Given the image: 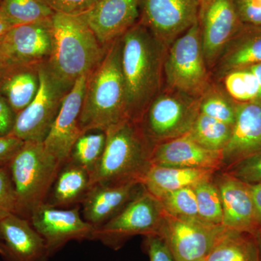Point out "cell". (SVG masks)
<instances>
[{
	"mask_svg": "<svg viewBox=\"0 0 261 261\" xmlns=\"http://www.w3.org/2000/svg\"><path fill=\"white\" fill-rule=\"evenodd\" d=\"M106 133L104 153L91 176V186L141 182L152 165L154 145L144 135L139 123L128 118L111 126Z\"/></svg>",
	"mask_w": 261,
	"mask_h": 261,
	"instance_id": "277c9868",
	"label": "cell"
},
{
	"mask_svg": "<svg viewBox=\"0 0 261 261\" xmlns=\"http://www.w3.org/2000/svg\"><path fill=\"white\" fill-rule=\"evenodd\" d=\"M261 63V27L244 25L219 57L211 75L218 81L232 70Z\"/></svg>",
	"mask_w": 261,
	"mask_h": 261,
	"instance_id": "7402d4cb",
	"label": "cell"
},
{
	"mask_svg": "<svg viewBox=\"0 0 261 261\" xmlns=\"http://www.w3.org/2000/svg\"><path fill=\"white\" fill-rule=\"evenodd\" d=\"M17 115L0 93V137L10 135L14 128Z\"/></svg>",
	"mask_w": 261,
	"mask_h": 261,
	"instance_id": "ab89813d",
	"label": "cell"
},
{
	"mask_svg": "<svg viewBox=\"0 0 261 261\" xmlns=\"http://www.w3.org/2000/svg\"><path fill=\"white\" fill-rule=\"evenodd\" d=\"M213 81L197 22L168 48L164 61V87L199 98Z\"/></svg>",
	"mask_w": 261,
	"mask_h": 261,
	"instance_id": "8992f818",
	"label": "cell"
},
{
	"mask_svg": "<svg viewBox=\"0 0 261 261\" xmlns=\"http://www.w3.org/2000/svg\"><path fill=\"white\" fill-rule=\"evenodd\" d=\"M90 187L89 173L68 160L60 169L45 202L57 207L82 203Z\"/></svg>",
	"mask_w": 261,
	"mask_h": 261,
	"instance_id": "d4e9b609",
	"label": "cell"
},
{
	"mask_svg": "<svg viewBox=\"0 0 261 261\" xmlns=\"http://www.w3.org/2000/svg\"><path fill=\"white\" fill-rule=\"evenodd\" d=\"M214 180L222 202L223 226L256 235L260 228L248 184L222 171H216Z\"/></svg>",
	"mask_w": 261,
	"mask_h": 261,
	"instance_id": "e0dca14e",
	"label": "cell"
},
{
	"mask_svg": "<svg viewBox=\"0 0 261 261\" xmlns=\"http://www.w3.org/2000/svg\"><path fill=\"white\" fill-rule=\"evenodd\" d=\"M157 199L166 214L170 216L180 219L200 220L193 187L168 192Z\"/></svg>",
	"mask_w": 261,
	"mask_h": 261,
	"instance_id": "d6a6232c",
	"label": "cell"
},
{
	"mask_svg": "<svg viewBox=\"0 0 261 261\" xmlns=\"http://www.w3.org/2000/svg\"><path fill=\"white\" fill-rule=\"evenodd\" d=\"M0 255L6 261H47L44 239L29 219L12 214L0 220Z\"/></svg>",
	"mask_w": 261,
	"mask_h": 261,
	"instance_id": "ac0fdd59",
	"label": "cell"
},
{
	"mask_svg": "<svg viewBox=\"0 0 261 261\" xmlns=\"http://www.w3.org/2000/svg\"><path fill=\"white\" fill-rule=\"evenodd\" d=\"M1 44L7 65L45 63L54 48L51 19L15 25L2 39Z\"/></svg>",
	"mask_w": 261,
	"mask_h": 261,
	"instance_id": "5bb4252c",
	"label": "cell"
},
{
	"mask_svg": "<svg viewBox=\"0 0 261 261\" xmlns=\"http://www.w3.org/2000/svg\"><path fill=\"white\" fill-rule=\"evenodd\" d=\"M143 188L140 181L95 184L89 188L83 202L84 220L94 228L112 219Z\"/></svg>",
	"mask_w": 261,
	"mask_h": 261,
	"instance_id": "ffe728a7",
	"label": "cell"
},
{
	"mask_svg": "<svg viewBox=\"0 0 261 261\" xmlns=\"http://www.w3.org/2000/svg\"><path fill=\"white\" fill-rule=\"evenodd\" d=\"M198 1H199V2H200V1H201V0H198Z\"/></svg>",
	"mask_w": 261,
	"mask_h": 261,
	"instance_id": "bcb514c9",
	"label": "cell"
},
{
	"mask_svg": "<svg viewBox=\"0 0 261 261\" xmlns=\"http://www.w3.org/2000/svg\"><path fill=\"white\" fill-rule=\"evenodd\" d=\"M198 0H140L139 22L166 48L198 20Z\"/></svg>",
	"mask_w": 261,
	"mask_h": 261,
	"instance_id": "8fae6325",
	"label": "cell"
},
{
	"mask_svg": "<svg viewBox=\"0 0 261 261\" xmlns=\"http://www.w3.org/2000/svg\"><path fill=\"white\" fill-rule=\"evenodd\" d=\"M29 221L44 239L49 257L68 242L92 240L94 230L81 216L79 205L62 209L44 202L33 211Z\"/></svg>",
	"mask_w": 261,
	"mask_h": 261,
	"instance_id": "4fadbf2b",
	"label": "cell"
},
{
	"mask_svg": "<svg viewBox=\"0 0 261 261\" xmlns=\"http://www.w3.org/2000/svg\"><path fill=\"white\" fill-rule=\"evenodd\" d=\"M0 238H1V235H0Z\"/></svg>",
	"mask_w": 261,
	"mask_h": 261,
	"instance_id": "7dc6e473",
	"label": "cell"
},
{
	"mask_svg": "<svg viewBox=\"0 0 261 261\" xmlns=\"http://www.w3.org/2000/svg\"><path fill=\"white\" fill-rule=\"evenodd\" d=\"M251 70L253 74L255 75V78H256L257 83V100L254 104L258 105L261 107V63L259 64L252 65L250 67H247Z\"/></svg>",
	"mask_w": 261,
	"mask_h": 261,
	"instance_id": "7bdbcfd3",
	"label": "cell"
},
{
	"mask_svg": "<svg viewBox=\"0 0 261 261\" xmlns=\"http://www.w3.org/2000/svg\"><path fill=\"white\" fill-rule=\"evenodd\" d=\"M39 65H7L0 78V93L15 114L32 102L39 88Z\"/></svg>",
	"mask_w": 261,
	"mask_h": 261,
	"instance_id": "603a6c76",
	"label": "cell"
},
{
	"mask_svg": "<svg viewBox=\"0 0 261 261\" xmlns=\"http://www.w3.org/2000/svg\"><path fill=\"white\" fill-rule=\"evenodd\" d=\"M166 212L153 195L145 188L106 224L94 228L92 240L115 250L133 237L160 235Z\"/></svg>",
	"mask_w": 261,
	"mask_h": 261,
	"instance_id": "ba28073f",
	"label": "cell"
},
{
	"mask_svg": "<svg viewBox=\"0 0 261 261\" xmlns=\"http://www.w3.org/2000/svg\"><path fill=\"white\" fill-rule=\"evenodd\" d=\"M106 144V132H85L75 141L68 160L84 168L91 177L102 159Z\"/></svg>",
	"mask_w": 261,
	"mask_h": 261,
	"instance_id": "83f0119b",
	"label": "cell"
},
{
	"mask_svg": "<svg viewBox=\"0 0 261 261\" xmlns=\"http://www.w3.org/2000/svg\"><path fill=\"white\" fill-rule=\"evenodd\" d=\"M232 127L199 113L189 135L207 149L222 152L231 137Z\"/></svg>",
	"mask_w": 261,
	"mask_h": 261,
	"instance_id": "f1b7e54d",
	"label": "cell"
},
{
	"mask_svg": "<svg viewBox=\"0 0 261 261\" xmlns=\"http://www.w3.org/2000/svg\"><path fill=\"white\" fill-rule=\"evenodd\" d=\"M143 245L149 261H176L167 244L159 235L145 237Z\"/></svg>",
	"mask_w": 261,
	"mask_h": 261,
	"instance_id": "d590c367",
	"label": "cell"
},
{
	"mask_svg": "<svg viewBox=\"0 0 261 261\" xmlns=\"http://www.w3.org/2000/svg\"><path fill=\"white\" fill-rule=\"evenodd\" d=\"M216 171L200 168L168 167L152 164L142 178V186L156 198L168 192L194 187L214 177Z\"/></svg>",
	"mask_w": 261,
	"mask_h": 261,
	"instance_id": "cb8c5ba5",
	"label": "cell"
},
{
	"mask_svg": "<svg viewBox=\"0 0 261 261\" xmlns=\"http://www.w3.org/2000/svg\"><path fill=\"white\" fill-rule=\"evenodd\" d=\"M238 104L219 82L213 81L210 87L199 97V112L233 127Z\"/></svg>",
	"mask_w": 261,
	"mask_h": 261,
	"instance_id": "4316f807",
	"label": "cell"
},
{
	"mask_svg": "<svg viewBox=\"0 0 261 261\" xmlns=\"http://www.w3.org/2000/svg\"><path fill=\"white\" fill-rule=\"evenodd\" d=\"M193 188L199 219L207 224L223 225L222 202L214 177L197 184Z\"/></svg>",
	"mask_w": 261,
	"mask_h": 261,
	"instance_id": "4dcf8cb0",
	"label": "cell"
},
{
	"mask_svg": "<svg viewBox=\"0 0 261 261\" xmlns=\"http://www.w3.org/2000/svg\"><path fill=\"white\" fill-rule=\"evenodd\" d=\"M39 71L40 83L37 95L17 115L10 134L24 142H44L70 90L51 71L47 62L39 65Z\"/></svg>",
	"mask_w": 261,
	"mask_h": 261,
	"instance_id": "9c48e42d",
	"label": "cell"
},
{
	"mask_svg": "<svg viewBox=\"0 0 261 261\" xmlns=\"http://www.w3.org/2000/svg\"><path fill=\"white\" fill-rule=\"evenodd\" d=\"M221 171L247 184L261 183V152L252 154Z\"/></svg>",
	"mask_w": 261,
	"mask_h": 261,
	"instance_id": "836d02e7",
	"label": "cell"
},
{
	"mask_svg": "<svg viewBox=\"0 0 261 261\" xmlns=\"http://www.w3.org/2000/svg\"><path fill=\"white\" fill-rule=\"evenodd\" d=\"M234 2L242 23L261 27V0H234Z\"/></svg>",
	"mask_w": 261,
	"mask_h": 261,
	"instance_id": "8d00e7d4",
	"label": "cell"
},
{
	"mask_svg": "<svg viewBox=\"0 0 261 261\" xmlns=\"http://www.w3.org/2000/svg\"><path fill=\"white\" fill-rule=\"evenodd\" d=\"M54 48L48 65L71 89L80 77L88 75L102 61L108 47L96 37L81 15L56 13L51 18Z\"/></svg>",
	"mask_w": 261,
	"mask_h": 261,
	"instance_id": "3957f363",
	"label": "cell"
},
{
	"mask_svg": "<svg viewBox=\"0 0 261 261\" xmlns=\"http://www.w3.org/2000/svg\"><path fill=\"white\" fill-rule=\"evenodd\" d=\"M7 67L6 61H5V56L3 55V49H2L1 40H0V78L3 75V72Z\"/></svg>",
	"mask_w": 261,
	"mask_h": 261,
	"instance_id": "ee69618b",
	"label": "cell"
},
{
	"mask_svg": "<svg viewBox=\"0 0 261 261\" xmlns=\"http://www.w3.org/2000/svg\"><path fill=\"white\" fill-rule=\"evenodd\" d=\"M261 152V107L239 103L231 137L222 151L223 168Z\"/></svg>",
	"mask_w": 261,
	"mask_h": 261,
	"instance_id": "44dd1931",
	"label": "cell"
},
{
	"mask_svg": "<svg viewBox=\"0 0 261 261\" xmlns=\"http://www.w3.org/2000/svg\"><path fill=\"white\" fill-rule=\"evenodd\" d=\"M87 75L80 77L70 89L45 140L48 152L63 164L69 159L72 147L82 135L80 125L81 110Z\"/></svg>",
	"mask_w": 261,
	"mask_h": 261,
	"instance_id": "2e32d148",
	"label": "cell"
},
{
	"mask_svg": "<svg viewBox=\"0 0 261 261\" xmlns=\"http://www.w3.org/2000/svg\"><path fill=\"white\" fill-rule=\"evenodd\" d=\"M121 38L110 44L102 61L87 76L80 118L83 134L106 132L128 118L121 65Z\"/></svg>",
	"mask_w": 261,
	"mask_h": 261,
	"instance_id": "7a4b0ae2",
	"label": "cell"
},
{
	"mask_svg": "<svg viewBox=\"0 0 261 261\" xmlns=\"http://www.w3.org/2000/svg\"><path fill=\"white\" fill-rule=\"evenodd\" d=\"M62 164L43 142H24L9 165L14 187L15 214L30 219L47 200Z\"/></svg>",
	"mask_w": 261,
	"mask_h": 261,
	"instance_id": "5b68a950",
	"label": "cell"
},
{
	"mask_svg": "<svg viewBox=\"0 0 261 261\" xmlns=\"http://www.w3.org/2000/svg\"><path fill=\"white\" fill-rule=\"evenodd\" d=\"M121 65L128 118L138 122L164 88L167 48L140 22L121 38Z\"/></svg>",
	"mask_w": 261,
	"mask_h": 261,
	"instance_id": "6da1fadb",
	"label": "cell"
},
{
	"mask_svg": "<svg viewBox=\"0 0 261 261\" xmlns=\"http://www.w3.org/2000/svg\"><path fill=\"white\" fill-rule=\"evenodd\" d=\"M0 8L15 25L47 21L56 13L44 0H0Z\"/></svg>",
	"mask_w": 261,
	"mask_h": 261,
	"instance_id": "f546056e",
	"label": "cell"
},
{
	"mask_svg": "<svg viewBox=\"0 0 261 261\" xmlns=\"http://www.w3.org/2000/svg\"><path fill=\"white\" fill-rule=\"evenodd\" d=\"M226 228L166 214L159 236L176 261H204Z\"/></svg>",
	"mask_w": 261,
	"mask_h": 261,
	"instance_id": "30bf717a",
	"label": "cell"
},
{
	"mask_svg": "<svg viewBox=\"0 0 261 261\" xmlns=\"http://www.w3.org/2000/svg\"><path fill=\"white\" fill-rule=\"evenodd\" d=\"M256 238L259 248V257H260V261H261V230L257 233Z\"/></svg>",
	"mask_w": 261,
	"mask_h": 261,
	"instance_id": "f6af8a7d",
	"label": "cell"
},
{
	"mask_svg": "<svg viewBox=\"0 0 261 261\" xmlns=\"http://www.w3.org/2000/svg\"><path fill=\"white\" fill-rule=\"evenodd\" d=\"M140 15V0H97L81 16L108 47L138 23Z\"/></svg>",
	"mask_w": 261,
	"mask_h": 261,
	"instance_id": "9a60e30c",
	"label": "cell"
},
{
	"mask_svg": "<svg viewBox=\"0 0 261 261\" xmlns=\"http://www.w3.org/2000/svg\"><path fill=\"white\" fill-rule=\"evenodd\" d=\"M255 207L257 223L261 230V183L248 184Z\"/></svg>",
	"mask_w": 261,
	"mask_h": 261,
	"instance_id": "60d3db41",
	"label": "cell"
},
{
	"mask_svg": "<svg viewBox=\"0 0 261 261\" xmlns=\"http://www.w3.org/2000/svg\"><path fill=\"white\" fill-rule=\"evenodd\" d=\"M16 200L9 166L0 168V220L15 214Z\"/></svg>",
	"mask_w": 261,
	"mask_h": 261,
	"instance_id": "e575fe53",
	"label": "cell"
},
{
	"mask_svg": "<svg viewBox=\"0 0 261 261\" xmlns=\"http://www.w3.org/2000/svg\"><path fill=\"white\" fill-rule=\"evenodd\" d=\"M197 22L206 63L211 73L223 51L244 24L239 18L234 0H201Z\"/></svg>",
	"mask_w": 261,
	"mask_h": 261,
	"instance_id": "7c38bea8",
	"label": "cell"
},
{
	"mask_svg": "<svg viewBox=\"0 0 261 261\" xmlns=\"http://www.w3.org/2000/svg\"><path fill=\"white\" fill-rule=\"evenodd\" d=\"M204 261H260L256 235L226 228Z\"/></svg>",
	"mask_w": 261,
	"mask_h": 261,
	"instance_id": "484cf974",
	"label": "cell"
},
{
	"mask_svg": "<svg viewBox=\"0 0 261 261\" xmlns=\"http://www.w3.org/2000/svg\"><path fill=\"white\" fill-rule=\"evenodd\" d=\"M56 13L81 15L92 8L97 0H44Z\"/></svg>",
	"mask_w": 261,
	"mask_h": 261,
	"instance_id": "74e56055",
	"label": "cell"
},
{
	"mask_svg": "<svg viewBox=\"0 0 261 261\" xmlns=\"http://www.w3.org/2000/svg\"><path fill=\"white\" fill-rule=\"evenodd\" d=\"M24 141L10 135L0 137V168L8 167Z\"/></svg>",
	"mask_w": 261,
	"mask_h": 261,
	"instance_id": "f35d334b",
	"label": "cell"
},
{
	"mask_svg": "<svg viewBox=\"0 0 261 261\" xmlns=\"http://www.w3.org/2000/svg\"><path fill=\"white\" fill-rule=\"evenodd\" d=\"M13 22L5 15L3 10L0 8V40L10 32V29L14 27Z\"/></svg>",
	"mask_w": 261,
	"mask_h": 261,
	"instance_id": "b9f144b4",
	"label": "cell"
},
{
	"mask_svg": "<svg viewBox=\"0 0 261 261\" xmlns=\"http://www.w3.org/2000/svg\"><path fill=\"white\" fill-rule=\"evenodd\" d=\"M151 162L152 164L168 167L219 171L223 168V154L222 152L205 148L187 133L154 145Z\"/></svg>",
	"mask_w": 261,
	"mask_h": 261,
	"instance_id": "d6986e66",
	"label": "cell"
},
{
	"mask_svg": "<svg viewBox=\"0 0 261 261\" xmlns=\"http://www.w3.org/2000/svg\"><path fill=\"white\" fill-rule=\"evenodd\" d=\"M199 113V98L164 87L137 123L155 145L187 135Z\"/></svg>",
	"mask_w": 261,
	"mask_h": 261,
	"instance_id": "52a82bcc",
	"label": "cell"
},
{
	"mask_svg": "<svg viewBox=\"0 0 261 261\" xmlns=\"http://www.w3.org/2000/svg\"><path fill=\"white\" fill-rule=\"evenodd\" d=\"M219 82L233 100L238 103H255L257 83L255 75L249 68L232 70L223 75Z\"/></svg>",
	"mask_w": 261,
	"mask_h": 261,
	"instance_id": "1f68e13d",
	"label": "cell"
}]
</instances>
